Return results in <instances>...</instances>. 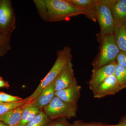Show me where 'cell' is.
<instances>
[{"mask_svg":"<svg viewBox=\"0 0 126 126\" xmlns=\"http://www.w3.org/2000/svg\"><path fill=\"white\" fill-rule=\"evenodd\" d=\"M81 86L75 79L67 87L55 92V96L65 102L77 104L81 96Z\"/></svg>","mask_w":126,"mask_h":126,"instance_id":"30bf717a","label":"cell"},{"mask_svg":"<svg viewBox=\"0 0 126 126\" xmlns=\"http://www.w3.org/2000/svg\"><path fill=\"white\" fill-rule=\"evenodd\" d=\"M24 99L20 101L12 103L2 102L0 103V116L6 113L10 110L17 108L23 107L27 103Z\"/></svg>","mask_w":126,"mask_h":126,"instance_id":"ac0fdd59","label":"cell"},{"mask_svg":"<svg viewBox=\"0 0 126 126\" xmlns=\"http://www.w3.org/2000/svg\"><path fill=\"white\" fill-rule=\"evenodd\" d=\"M33 1L41 18L47 22L67 20L72 17L86 15L83 10L70 4L67 0Z\"/></svg>","mask_w":126,"mask_h":126,"instance_id":"6da1fadb","label":"cell"},{"mask_svg":"<svg viewBox=\"0 0 126 126\" xmlns=\"http://www.w3.org/2000/svg\"><path fill=\"white\" fill-rule=\"evenodd\" d=\"M54 81L45 88L34 100L30 102L33 106L40 109L44 108L55 96Z\"/></svg>","mask_w":126,"mask_h":126,"instance_id":"7c38bea8","label":"cell"},{"mask_svg":"<svg viewBox=\"0 0 126 126\" xmlns=\"http://www.w3.org/2000/svg\"><path fill=\"white\" fill-rule=\"evenodd\" d=\"M76 79L74 76L72 60L69 61L54 80L55 92L65 88Z\"/></svg>","mask_w":126,"mask_h":126,"instance_id":"8fae6325","label":"cell"},{"mask_svg":"<svg viewBox=\"0 0 126 126\" xmlns=\"http://www.w3.org/2000/svg\"><path fill=\"white\" fill-rule=\"evenodd\" d=\"M16 27L14 7L10 0H0V33L11 36Z\"/></svg>","mask_w":126,"mask_h":126,"instance_id":"8992f818","label":"cell"},{"mask_svg":"<svg viewBox=\"0 0 126 126\" xmlns=\"http://www.w3.org/2000/svg\"><path fill=\"white\" fill-rule=\"evenodd\" d=\"M40 109L33 106L31 102L27 103L23 107L20 121L18 126H24L30 122L40 112Z\"/></svg>","mask_w":126,"mask_h":126,"instance_id":"9a60e30c","label":"cell"},{"mask_svg":"<svg viewBox=\"0 0 126 126\" xmlns=\"http://www.w3.org/2000/svg\"><path fill=\"white\" fill-rule=\"evenodd\" d=\"M57 56V58L53 67L41 81L38 87L30 96L24 99L27 102H30L34 100L45 88L54 81L66 64L72 60L71 48L69 46H65L63 49L58 51Z\"/></svg>","mask_w":126,"mask_h":126,"instance_id":"7a4b0ae2","label":"cell"},{"mask_svg":"<svg viewBox=\"0 0 126 126\" xmlns=\"http://www.w3.org/2000/svg\"><path fill=\"white\" fill-rule=\"evenodd\" d=\"M11 36L0 33V56L5 55L11 49Z\"/></svg>","mask_w":126,"mask_h":126,"instance_id":"ffe728a7","label":"cell"},{"mask_svg":"<svg viewBox=\"0 0 126 126\" xmlns=\"http://www.w3.org/2000/svg\"><path fill=\"white\" fill-rule=\"evenodd\" d=\"M111 9L115 26H126V0H106Z\"/></svg>","mask_w":126,"mask_h":126,"instance_id":"9c48e42d","label":"cell"},{"mask_svg":"<svg viewBox=\"0 0 126 126\" xmlns=\"http://www.w3.org/2000/svg\"><path fill=\"white\" fill-rule=\"evenodd\" d=\"M113 34L120 52L126 53V26H115Z\"/></svg>","mask_w":126,"mask_h":126,"instance_id":"2e32d148","label":"cell"},{"mask_svg":"<svg viewBox=\"0 0 126 126\" xmlns=\"http://www.w3.org/2000/svg\"><path fill=\"white\" fill-rule=\"evenodd\" d=\"M116 65V63L114 61L101 67L93 69L91 79L89 82L90 90L93 92L106 79L114 75Z\"/></svg>","mask_w":126,"mask_h":126,"instance_id":"ba28073f","label":"cell"},{"mask_svg":"<svg viewBox=\"0 0 126 126\" xmlns=\"http://www.w3.org/2000/svg\"><path fill=\"white\" fill-rule=\"evenodd\" d=\"M23 106L12 109L0 116V121L9 126H18L20 121Z\"/></svg>","mask_w":126,"mask_h":126,"instance_id":"5bb4252c","label":"cell"},{"mask_svg":"<svg viewBox=\"0 0 126 126\" xmlns=\"http://www.w3.org/2000/svg\"><path fill=\"white\" fill-rule=\"evenodd\" d=\"M116 62L117 64L126 68V53L120 52L117 58Z\"/></svg>","mask_w":126,"mask_h":126,"instance_id":"cb8c5ba5","label":"cell"},{"mask_svg":"<svg viewBox=\"0 0 126 126\" xmlns=\"http://www.w3.org/2000/svg\"><path fill=\"white\" fill-rule=\"evenodd\" d=\"M45 126H73L65 118H60L56 119L54 121L48 123Z\"/></svg>","mask_w":126,"mask_h":126,"instance_id":"7402d4cb","label":"cell"},{"mask_svg":"<svg viewBox=\"0 0 126 126\" xmlns=\"http://www.w3.org/2000/svg\"><path fill=\"white\" fill-rule=\"evenodd\" d=\"M2 102L1 101V100L0 98V103H2Z\"/></svg>","mask_w":126,"mask_h":126,"instance_id":"83f0119b","label":"cell"},{"mask_svg":"<svg viewBox=\"0 0 126 126\" xmlns=\"http://www.w3.org/2000/svg\"><path fill=\"white\" fill-rule=\"evenodd\" d=\"M73 126H108V125L101 123H86L81 120L75 121L73 124Z\"/></svg>","mask_w":126,"mask_h":126,"instance_id":"603a6c76","label":"cell"},{"mask_svg":"<svg viewBox=\"0 0 126 126\" xmlns=\"http://www.w3.org/2000/svg\"><path fill=\"white\" fill-rule=\"evenodd\" d=\"M100 44L99 51L92 62L93 69L101 67L116 61L120 52L113 33L98 40Z\"/></svg>","mask_w":126,"mask_h":126,"instance_id":"3957f363","label":"cell"},{"mask_svg":"<svg viewBox=\"0 0 126 126\" xmlns=\"http://www.w3.org/2000/svg\"><path fill=\"white\" fill-rule=\"evenodd\" d=\"M114 75L104 80L93 91L94 97L101 98L108 95L116 94L122 90Z\"/></svg>","mask_w":126,"mask_h":126,"instance_id":"52a82bcc","label":"cell"},{"mask_svg":"<svg viewBox=\"0 0 126 126\" xmlns=\"http://www.w3.org/2000/svg\"><path fill=\"white\" fill-rule=\"evenodd\" d=\"M78 108L77 104L65 102L55 96L44 109L50 119L54 120L76 117Z\"/></svg>","mask_w":126,"mask_h":126,"instance_id":"277c9868","label":"cell"},{"mask_svg":"<svg viewBox=\"0 0 126 126\" xmlns=\"http://www.w3.org/2000/svg\"><path fill=\"white\" fill-rule=\"evenodd\" d=\"M95 14L100 31L97 35V40L113 33L115 26L111 9L106 0H96Z\"/></svg>","mask_w":126,"mask_h":126,"instance_id":"5b68a950","label":"cell"},{"mask_svg":"<svg viewBox=\"0 0 126 126\" xmlns=\"http://www.w3.org/2000/svg\"><path fill=\"white\" fill-rule=\"evenodd\" d=\"M49 121V118L45 112L40 111L33 119L24 126H45Z\"/></svg>","mask_w":126,"mask_h":126,"instance_id":"e0dca14e","label":"cell"},{"mask_svg":"<svg viewBox=\"0 0 126 126\" xmlns=\"http://www.w3.org/2000/svg\"><path fill=\"white\" fill-rule=\"evenodd\" d=\"M108 126H126V115L122 117L118 124L115 125H108Z\"/></svg>","mask_w":126,"mask_h":126,"instance_id":"d4e9b609","label":"cell"},{"mask_svg":"<svg viewBox=\"0 0 126 126\" xmlns=\"http://www.w3.org/2000/svg\"><path fill=\"white\" fill-rule=\"evenodd\" d=\"M9 85L8 82L5 81L2 79H0V88H9Z\"/></svg>","mask_w":126,"mask_h":126,"instance_id":"484cf974","label":"cell"},{"mask_svg":"<svg viewBox=\"0 0 126 126\" xmlns=\"http://www.w3.org/2000/svg\"><path fill=\"white\" fill-rule=\"evenodd\" d=\"M0 126H9L6 125V124H5L3 122L0 121Z\"/></svg>","mask_w":126,"mask_h":126,"instance_id":"4316f807","label":"cell"},{"mask_svg":"<svg viewBox=\"0 0 126 126\" xmlns=\"http://www.w3.org/2000/svg\"><path fill=\"white\" fill-rule=\"evenodd\" d=\"M114 75L123 89L126 88V68L116 64Z\"/></svg>","mask_w":126,"mask_h":126,"instance_id":"d6986e66","label":"cell"},{"mask_svg":"<svg viewBox=\"0 0 126 126\" xmlns=\"http://www.w3.org/2000/svg\"><path fill=\"white\" fill-rule=\"evenodd\" d=\"M0 98L2 102L4 103L15 102L23 99L20 97L12 96L2 92H0Z\"/></svg>","mask_w":126,"mask_h":126,"instance_id":"44dd1931","label":"cell"},{"mask_svg":"<svg viewBox=\"0 0 126 126\" xmlns=\"http://www.w3.org/2000/svg\"><path fill=\"white\" fill-rule=\"evenodd\" d=\"M67 1L83 10L86 17L94 21H97L95 14L96 0H67Z\"/></svg>","mask_w":126,"mask_h":126,"instance_id":"4fadbf2b","label":"cell"},{"mask_svg":"<svg viewBox=\"0 0 126 126\" xmlns=\"http://www.w3.org/2000/svg\"><path fill=\"white\" fill-rule=\"evenodd\" d=\"M0 79H2V77H0Z\"/></svg>","mask_w":126,"mask_h":126,"instance_id":"f1b7e54d","label":"cell"}]
</instances>
